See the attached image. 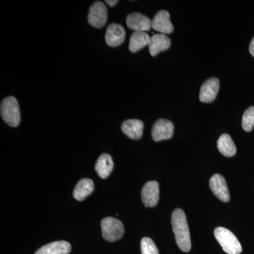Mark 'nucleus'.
<instances>
[{
	"label": "nucleus",
	"mask_w": 254,
	"mask_h": 254,
	"mask_svg": "<svg viewBox=\"0 0 254 254\" xmlns=\"http://www.w3.org/2000/svg\"><path fill=\"white\" fill-rule=\"evenodd\" d=\"M242 128L245 131L250 132L252 131L254 127V107H250L245 110L242 117Z\"/></svg>",
	"instance_id": "obj_20"
},
{
	"label": "nucleus",
	"mask_w": 254,
	"mask_h": 254,
	"mask_svg": "<svg viewBox=\"0 0 254 254\" xmlns=\"http://www.w3.org/2000/svg\"><path fill=\"white\" fill-rule=\"evenodd\" d=\"M214 235L222 247L224 252L228 254H240L242 245L233 233L225 227H219L214 230Z\"/></svg>",
	"instance_id": "obj_2"
},
{
	"label": "nucleus",
	"mask_w": 254,
	"mask_h": 254,
	"mask_svg": "<svg viewBox=\"0 0 254 254\" xmlns=\"http://www.w3.org/2000/svg\"><path fill=\"white\" fill-rule=\"evenodd\" d=\"M125 28L118 23H111L107 28L105 41L110 47H117L121 45L125 39Z\"/></svg>",
	"instance_id": "obj_13"
},
{
	"label": "nucleus",
	"mask_w": 254,
	"mask_h": 254,
	"mask_svg": "<svg viewBox=\"0 0 254 254\" xmlns=\"http://www.w3.org/2000/svg\"><path fill=\"white\" fill-rule=\"evenodd\" d=\"M150 37L145 32L135 31L131 35L129 41V50L132 53H136L147 45H149Z\"/></svg>",
	"instance_id": "obj_18"
},
{
	"label": "nucleus",
	"mask_w": 254,
	"mask_h": 254,
	"mask_svg": "<svg viewBox=\"0 0 254 254\" xmlns=\"http://www.w3.org/2000/svg\"><path fill=\"white\" fill-rule=\"evenodd\" d=\"M172 227L179 248L184 252H190L191 249L190 229L182 209H176L172 214Z\"/></svg>",
	"instance_id": "obj_1"
},
{
	"label": "nucleus",
	"mask_w": 254,
	"mask_h": 254,
	"mask_svg": "<svg viewBox=\"0 0 254 254\" xmlns=\"http://www.w3.org/2000/svg\"><path fill=\"white\" fill-rule=\"evenodd\" d=\"M71 246L66 241H56L43 246L36 251L35 254H68L71 252Z\"/></svg>",
	"instance_id": "obj_14"
},
{
	"label": "nucleus",
	"mask_w": 254,
	"mask_h": 254,
	"mask_svg": "<svg viewBox=\"0 0 254 254\" xmlns=\"http://www.w3.org/2000/svg\"><path fill=\"white\" fill-rule=\"evenodd\" d=\"M142 254H159L158 248L152 239L144 237L141 242Z\"/></svg>",
	"instance_id": "obj_21"
},
{
	"label": "nucleus",
	"mask_w": 254,
	"mask_h": 254,
	"mask_svg": "<svg viewBox=\"0 0 254 254\" xmlns=\"http://www.w3.org/2000/svg\"><path fill=\"white\" fill-rule=\"evenodd\" d=\"M174 125L170 120L159 119L152 128V138L158 142L169 140L173 136Z\"/></svg>",
	"instance_id": "obj_5"
},
{
	"label": "nucleus",
	"mask_w": 254,
	"mask_h": 254,
	"mask_svg": "<svg viewBox=\"0 0 254 254\" xmlns=\"http://www.w3.org/2000/svg\"><path fill=\"white\" fill-rule=\"evenodd\" d=\"M108 19L106 6L101 1H95L90 7L88 15V23L95 28H102Z\"/></svg>",
	"instance_id": "obj_6"
},
{
	"label": "nucleus",
	"mask_w": 254,
	"mask_h": 254,
	"mask_svg": "<svg viewBox=\"0 0 254 254\" xmlns=\"http://www.w3.org/2000/svg\"><path fill=\"white\" fill-rule=\"evenodd\" d=\"M149 51L152 56H156L160 52L165 51L171 46V41L165 34H155L150 38Z\"/></svg>",
	"instance_id": "obj_15"
},
{
	"label": "nucleus",
	"mask_w": 254,
	"mask_h": 254,
	"mask_svg": "<svg viewBox=\"0 0 254 254\" xmlns=\"http://www.w3.org/2000/svg\"><path fill=\"white\" fill-rule=\"evenodd\" d=\"M94 190V184L91 179H82L78 182L73 190V197L78 201L86 199Z\"/></svg>",
	"instance_id": "obj_16"
},
{
	"label": "nucleus",
	"mask_w": 254,
	"mask_h": 254,
	"mask_svg": "<svg viewBox=\"0 0 254 254\" xmlns=\"http://www.w3.org/2000/svg\"><path fill=\"white\" fill-rule=\"evenodd\" d=\"M127 26L135 31H149L152 28V21L145 15L140 13H132L127 16Z\"/></svg>",
	"instance_id": "obj_11"
},
{
	"label": "nucleus",
	"mask_w": 254,
	"mask_h": 254,
	"mask_svg": "<svg viewBox=\"0 0 254 254\" xmlns=\"http://www.w3.org/2000/svg\"><path fill=\"white\" fill-rule=\"evenodd\" d=\"M144 124L141 120L137 119L125 120L122 124L121 129L128 138L133 140H138L143 136Z\"/></svg>",
	"instance_id": "obj_10"
},
{
	"label": "nucleus",
	"mask_w": 254,
	"mask_h": 254,
	"mask_svg": "<svg viewBox=\"0 0 254 254\" xmlns=\"http://www.w3.org/2000/svg\"><path fill=\"white\" fill-rule=\"evenodd\" d=\"M118 2V0H113V1H110V0H106V1H105V3H107V4L109 5L110 6H114L115 5H116L117 3Z\"/></svg>",
	"instance_id": "obj_23"
},
{
	"label": "nucleus",
	"mask_w": 254,
	"mask_h": 254,
	"mask_svg": "<svg viewBox=\"0 0 254 254\" xmlns=\"http://www.w3.org/2000/svg\"><path fill=\"white\" fill-rule=\"evenodd\" d=\"M250 54L254 58V37L252 38L250 45Z\"/></svg>",
	"instance_id": "obj_22"
},
{
	"label": "nucleus",
	"mask_w": 254,
	"mask_h": 254,
	"mask_svg": "<svg viewBox=\"0 0 254 254\" xmlns=\"http://www.w3.org/2000/svg\"><path fill=\"white\" fill-rule=\"evenodd\" d=\"M152 28L163 34L171 33L173 31L174 27L173 23L170 21V16L168 11L165 10L158 11L152 20Z\"/></svg>",
	"instance_id": "obj_12"
},
{
	"label": "nucleus",
	"mask_w": 254,
	"mask_h": 254,
	"mask_svg": "<svg viewBox=\"0 0 254 254\" xmlns=\"http://www.w3.org/2000/svg\"><path fill=\"white\" fill-rule=\"evenodd\" d=\"M142 201L146 207L153 208L158 204L160 198V188L156 181L147 182L142 189Z\"/></svg>",
	"instance_id": "obj_7"
},
{
	"label": "nucleus",
	"mask_w": 254,
	"mask_h": 254,
	"mask_svg": "<svg viewBox=\"0 0 254 254\" xmlns=\"http://www.w3.org/2000/svg\"><path fill=\"white\" fill-rule=\"evenodd\" d=\"M0 113L3 120L11 127H16L21 121L19 105L16 98L9 96L1 101Z\"/></svg>",
	"instance_id": "obj_3"
},
{
	"label": "nucleus",
	"mask_w": 254,
	"mask_h": 254,
	"mask_svg": "<svg viewBox=\"0 0 254 254\" xmlns=\"http://www.w3.org/2000/svg\"><path fill=\"white\" fill-rule=\"evenodd\" d=\"M114 163L110 155L104 153L99 157L95 165V170L102 179L107 178L113 171Z\"/></svg>",
	"instance_id": "obj_17"
},
{
	"label": "nucleus",
	"mask_w": 254,
	"mask_h": 254,
	"mask_svg": "<svg viewBox=\"0 0 254 254\" xmlns=\"http://www.w3.org/2000/svg\"><path fill=\"white\" fill-rule=\"evenodd\" d=\"M210 187L214 195L222 202L227 203L230 196L226 180L219 174H215L210 180Z\"/></svg>",
	"instance_id": "obj_8"
},
{
	"label": "nucleus",
	"mask_w": 254,
	"mask_h": 254,
	"mask_svg": "<svg viewBox=\"0 0 254 254\" xmlns=\"http://www.w3.org/2000/svg\"><path fill=\"white\" fill-rule=\"evenodd\" d=\"M220 88V81L217 78H210L205 81L200 88V100L202 103H209L216 98Z\"/></svg>",
	"instance_id": "obj_9"
},
{
	"label": "nucleus",
	"mask_w": 254,
	"mask_h": 254,
	"mask_svg": "<svg viewBox=\"0 0 254 254\" xmlns=\"http://www.w3.org/2000/svg\"><path fill=\"white\" fill-rule=\"evenodd\" d=\"M101 229L103 238L111 242L121 239L125 232L122 222L111 217L102 220Z\"/></svg>",
	"instance_id": "obj_4"
},
{
	"label": "nucleus",
	"mask_w": 254,
	"mask_h": 254,
	"mask_svg": "<svg viewBox=\"0 0 254 254\" xmlns=\"http://www.w3.org/2000/svg\"><path fill=\"white\" fill-rule=\"evenodd\" d=\"M218 148L220 153L225 157L234 156L237 153L236 146L231 137L228 134L222 135L219 138Z\"/></svg>",
	"instance_id": "obj_19"
}]
</instances>
